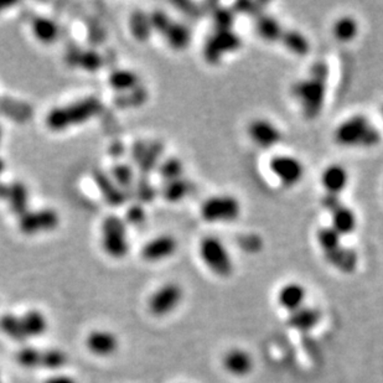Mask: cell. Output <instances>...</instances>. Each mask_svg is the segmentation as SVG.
Here are the masks:
<instances>
[{
  "instance_id": "obj_37",
  "label": "cell",
  "mask_w": 383,
  "mask_h": 383,
  "mask_svg": "<svg viewBox=\"0 0 383 383\" xmlns=\"http://www.w3.org/2000/svg\"><path fill=\"white\" fill-rule=\"evenodd\" d=\"M112 175L113 180L117 184V187H130L133 182V170L129 166L121 164V166H114Z\"/></svg>"
},
{
  "instance_id": "obj_11",
  "label": "cell",
  "mask_w": 383,
  "mask_h": 383,
  "mask_svg": "<svg viewBox=\"0 0 383 383\" xmlns=\"http://www.w3.org/2000/svg\"><path fill=\"white\" fill-rule=\"evenodd\" d=\"M177 250V241L170 234H160L153 240L147 242L142 248V258L149 263L166 261L175 255Z\"/></svg>"
},
{
  "instance_id": "obj_20",
  "label": "cell",
  "mask_w": 383,
  "mask_h": 383,
  "mask_svg": "<svg viewBox=\"0 0 383 383\" xmlns=\"http://www.w3.org/2000/svg\"><path fill=\"white\" fill-rule=\"evenodd\" d=\"M22 329L27 340L43 336L48 330V320L39 309H30L20 315Z\"/></svg>"
},
{
  "instance_id": "obj_14",
  "label": "cell",
  "mask_w": 383,
  "mask_h": 383,
  "mask_svg": "<svg viewBox=\"0 0 383 383\" xmlns=\"http://www.w3.org/2000/svg\"><path fill=\"white\" fill-rule=\"evenodd\" d=\"M222 366L229 375L236 377H245L253 371L255 361L250 352L234 347L224 354Z\"/></svg>"
},
{
  "instance_id": "obj_45",
  "label": "cell",
  "mask_w": 383,
  "mask_h": 383,
  "mask_svg": "<svg viewBox=\"0 0 383 383\" xmlns=\"http://www.w3.org/2000/svg\"><path fill=\"white\" fill-rule=\"evenodd\" d=\"M381 114H382V119H383V106H382V108H381Z\"/></svg>"
},
{
  "instance_id": "obj_2",
  "label": "cell",
  "mask_w": 383,
  "mask_h": 383,
  "mask_svg": "<svg viewBox=\"0 0 383 383\" xmlns=\"http://www.w3.org/2000/svg\"><path fill=\"white\" fill-rule=\"evenodd\" d=\"M326 81L313 75L299 80L292 86V95L302 108L304 117L315 119L319 117L325 105Z\"/></svg>"
},
{
  "instance_id": "obj_18",
  "label": "cell",
  "mask_w": 383,
  "mask_h": 383,
  "mask_svg": "<svg viewBox=\"0 0 383 383\" xmlns=\"http://www.w3.org/2000/svg\"><path fill=\"white\" fill-rule=\"evenodd\" d=\"M59 24L48 16H38L32 22V34L34 39L41 45L50 46L59 41Z\"/></svg>"
},
{
  "instance_id": "obj_26",
  "label": "cell",
  "mask_w": 383,
  "mask_h": 383,
  "mask_svg": "<svg viewBox=\"0 0 383 383\" xmlns=\"http://www.w3.org/2000/svg\"><path fill=\"white\" fill-rule=\"evenodd\" d=\"M129 29H130V32L135 40L142 41V43L148 41L153 34L149 14L144 13V11H135L133 15L130 16Z\"/></svg>"
},
{
  "instance_id": "obj_5",
  "label": "cell",
  "mask_w": 383,
  "mask_h": 383,
  "mask_svg": "<svg viewBox=\"0 0 383 383\" xmlns=\"http://www.w3.org/2000/svg\"><path fill=\"white\" fill-rule=\"evenodd\" d=\"M199 253L203 263L213 274L222 278L229 277L232 274L234 271L232 257L224 242L217 237L215 236L203 237L199 246Z\"/></svg>"
},
{
  "instance_id": "obj_38",
  "label": "cell",
  "mask_w": 383,
  "mask_h": 383,
  "mask_svg": "<svg viewBox=\"0 0 383 383\" xmlns=\"http://www.w3.org/2000/svg\"><path fill=\"white\" fill-rule=\"evenodd\" d=\"M145 220H147V213L144 211L143 208L140 206H133L128 210L124 221H126V224L139 226V224H144Z\"/></svg>"
},
{
  "instance_id": "obj_41",
  "label": "cell",
  "mask_w": 383,
  "mask_h": 383,
  "mask_svg": "<svg viewBox=\"0 0 383 383\" xmlns=\"http://www.w3.org/2000/svg\"><path fill=\"white\" fill-rule=\"evenodd\" d=\"M262 6L261 3H252V1H241V3H237L234 8L236 11H240V13H243V14H253V15H261L263 14L261 9H258V6Z\"/></svg>"
},
{
  "instance_id": "obj_4",
  "label": "cell",
  "mask_w": 383,
  "mask_h": 383,
  "mask_svg": "<svg viewBox=\"0 0 383 383\" xmlns=\"http://www.w3.org/2000/svg\"><path fill=\"white\" fill-rule=\"evenodd\" d=\"M102 250L113 260H122L130 250L127 224L118 216H108L102 224Z\"/></svg>"
},
{
  "instance_id": "obj_21",
  "label": "cell",
  "mask_w": 383,
  "mask_h": 383,
  "mask_svg": "<svg viewBox=\"0 0 383 383\" xmlns=\"http://www.w3.org/2000/svg\"><path fill=\"white\" fill-rule=\"evenodd\" d=\"M108 83L117 92H132L140 88V77L129 69H116L109 74Z\"/></svg>"
},
{
  "instance_id": "obj_1",
  "label": "cell",
  "mask_w": 383,
  "mask_h": 383,
  "mask_svg": "<svg viewBox=\"0 0 383 383\" xmlns=\"http://www.w3.org/2000/svg\"><path fill=\"white\" fill-rule=\"evenodd\" d=\"M334 139L345 148H373L381 143L382 137L366 116L356 114L336 127Z\"/></svg>"
},
{
  "instance_id": "obj_35",
  "label": "cell",
  "mask_w": 383,
  "mask_h": 383,
  "mask_svg": "<svg viewBox=\"0 0 383 383\" xmlns=\"http://www.w3.org/2000/svg\"><path fill=\"white\" fill-rule=\"evenodd\" d=\"M149 18L153 32H158L161 36L164 35V32L168 30V27H170V24L173 22L170 16L163 11H155L150 13Z\"/></svg>"
},
{
  "instance_id": "obj_28",
  "label": "cell",
  "mask_w": 383,
  "mask_h": 383,
  "mask_svg": "<svg viewBox=\"0 0 383 383\" xmlns=\"http://www.w3.org/2000/svg\"><path fill=\"white\" fill-rule=\"evenodd\" d=\"M69 356L61 349L39 350V368L58 371L67 365Z\"/></svg>"
},
{
  "instance_id": "obj_9",
  "label": "cell",
  "mask_w": 383,
  "mask_h": 383,
  "mask_svg": "<svg viewBox=\"0 0 383 383\" xmlns=\"http://www.w3.org/2000/svg\"><path fill=\"white\" fill-rule=\"evenodd\" d=\"M241 46V39L232 30H216L203 46V58L210 64L217 65L224 53L236 51Z\"/></svg>"
},
{
  "instance_id": "obj_25",
  "label": "cell",
  "mask_w": 383,
  "mask_h": 383,
  "mask_svg": "<svg viewBox=\"0 0 383 383\" xmlns=\"http://www.w3.org/2000/svg\"><path fill=\"white\" fill-rule=\"evenodd\" d=\"M358 22L355 18L345 15L339 18L332 25V35L340 43H350L358 35Z\"/></svg>"
},
{
  "instance_id": "obj_29",
  "label": "cell",
  "mask_w": 383,
  "mask_h": 383,
  "mask_svg": "<svg viewBox=\"0 0 383 383\" xmlns=\"http://www.w3.org/2000/svg\"><path fill=\"white\" fill-rule=\"evenodd\" d=\"M192 192V185L190 181L180 177L176 180L168 181L161 190L163 196L169 203H179L181 200L187 199L189 194Z\"/></svg>"
},
{
  "instance_id": "obj_7",
  "label": "cell",
  "mask_w": 383,
  "mask_h": 383,
  "mask_svg": "<svg viewBox=\"0 0 383 383\" xmlns=\"http://www.w3.org/2000/svg\"><path fill=\"white\" fill-rule=\"evenodd\" d=\"M182 299H184V290L180 284L175 282L166 283L150 295L148 300L150 314L154 315L156 318L170 315L179 308Z\"/></svg>"
},
{
  "instance_id": "obj_32",
  "label": "cell",
  "mask_w": 383,
  "mask_h": 383,
  "mask_svg": "<svg viewBox=\"0 0 383 383\" xmlns=\"http://www.w3.org/2000/svg\"><path fill=\"white\" fill-rule=\"evenodd\" d=\"M341 236L339 232H336L335 229H332L331 226L328 227H321V229L316 232V240L319 243L321 250L326 253V252H330V250H335L337 247H340Z\"/></svg>"
},
{
  "instance_id": "obj_42",
  "label": "cell",
  "mask_w": 383,
  "mask_h": 383,
  "mask_svg": "<svg viewBox=\"0 0 383 383\" xmlns=\"http://www.w3.org/2000/svg\"><path fill=\"white\" fill-rule=\"evenodd\" d=\"M43 383H79L77 379L72 377V376H69V375H62V373H59V375H53L51 377L46 378L45 382Z\"/></svg>"
},
{
  "instance_id": "obj_12",
  "label": "cell",
  "mask_w": 383,
  "mask_h": 383,
  "mask_svg": "<svg viewBox=\"0 0 383 383\" xmlns=\"http://www.w3.org/2000/svg\"><path fill=\"white\" fill-rule=\"evenodd\" d=\"M119 337L107 329L92 330L86 337V347L95 356H113L119 350Z\"/></svg>"
},
{
  "instance_id": "obj_3",
  "label": "cell",
  "mask_w": 383,
  "mask_h": 383,
  "mask_svg": "<svg viewBox=\"0 0 383 383\" xmlns=\"http://www.w3.org/2000/svg\"><path fill=\"white\" fill-rule=\"evenodd\" d=\"M100 111V102L95 98H88L69 107L53 108L46 117V124L50 130L62 132L75 124L90 121Z\"/></svg>"
},
{
  "instance_id": "obj_43",
  "label": "cell",
  "mask_w": 383,
  "mask_h": 383,
  "mask_svg": "<svg viewBox=\"0 0 383 383\" xmlns=\"http://www.w3.org/2000/svg\"><path fill=\"white\" fill-rule=\"evenodd\" d=\"M6 161L1 155H0V177L3 176V174L6 173Z\"/></svg>"
},
{
  "instance_id": "obj_34",
  "label": "cell",
  "mask_w": 383,
  "mask_h": 383,
  "mask_svg": "<svg viewBox=\"0 0 383 383\" xmlns=\"http://www.w3.org/2000/svg\"><path fill=\"white\" fill-rule=\"evenodd\" d=\"M16 361L24 368H39L38 349L22 347L16 354Z\"/></svg>"
},
{
  "instance_id": "obj_23",
  "label": "cell",
  "mask_w": 383,
  "mask_h": 383,
  "mask_svg": "<svg viewBox=\"0 0 383 383\" xmlns=\"http://www.w3.org/2000/svg\"><path fill=\"white\" fill-rule=\"evenodd\" d=\"M163 36L166 39V43L175 51H184L192 43L190 29L185 24L174 20Z\"/></svg>"
},
{
  "instance_id": "obj_19",
  "label": "cell",
  "mask_w": 383,
  "mask_h": 383,
  "mask_svg": "<svg viewBox=\"0 0 383 383\" xmlns=\"http://www.w3.org/2000/svg\"><path fill=\"white\" fill-rule=\"evenodd\" d=\"M321 313L318 308L304 305L288 316L287 324L294 330L309 331L319 324Z\"/></svg>"
},
{
  "instance_id": "obj_22",
  "label": "cell",
  "mask_w": 383,
  "mask_h": 383,
  "mask_svg": "<svg viewBox=\"0 0 383 383\" xmlns=\"http://www.w3.org/2000/svg\"><path fill=\"white\" fill-rule=\"evenodd\" d=\"M255 30L258 32V35L268 43L281 41L283 34L285 32V29L282 27V24L278 22L276 18L267 15V14H261V15L257 16Z\"/></svg>"
},
{
  "instance_id": "obj_13",
  "label": "cell",
  "mask_w": 383,
  "mask_h": 383,
  "mask_svg": "<svg viewBox=\"0 0 383 383\" xmlns=\"http://www.w3.org/2000/svg\"><path fill=\"white\" fill-rule=\"evenodd\" d=\"M58 222L59 216L53 210H43L39 213L27 211L20 216L19 227L25 234H35L55 229Z\"/></svg>"
},
{
  "instance_id": "obj_44",
  "label": "cell",
  "mask_w": 383,
  "mask_h": 383,
  "mask_svg": "<svg viewBox=\"0 0 383 383\" xmlns=\"http://www.w3.org/2000/svg\"><path fill=\"white\" fill-rule=\"evenodd\" d=\"M4 135H6V133H4V127H3V124L0 123V145L4 142Z\"/></svg>"
},
{
  "instance_id": "obj_8",
  "label": "cell",
  "mask_w": 383,
  "mask_h": 383,
  "mask_svg": "<svg viewBox=\"0 0 383 383\" xmlns=\"http://www.w3.org/2000/svg\"><path fill=\"white\" fill-rule=\"evenodd\" d=\"M269 169L285 187H297L305 174L303 163L298 158L287 154L274 155L269 161Z\"/></svg>"
},
{
  "instance_id": "obj_39",
  "label": "cell",
  "mask_w": 383,
  "mask_h": 383,
  "mask_svg": "<svg viewBox=\"0 0 383 383\" xmlns=\"http://www.w3.org/2000/svg\"><path fill=\"white\" fill-rule=\"evenodd\" d=\"M101 64L102 60L100 55L92 53V51H87L85 56L81 58V65L83 69H86V71H98Z\"/></svg>"
},
{
  "instance_id": "obj_6",
  "label": "cell",
  "mask_w": 383,
  "mask_h": 383,
  "mask_svg": "<svg viewBox=\"0 0 383 383\" xmlns=\"http://www.w3.org/2000/svg\"><path fill=\"white\" fill-rule=\"evenodd\" d=\"M200 215L210 224L232 222L240 217L241 203L237 197L231 195L208 197L200 208Z\"/></svg>"
},
{
  "instance_id": "obj_36",
  "label": "cell",
  "mask_w": 383,
  "mask_h": 383,
  "mask_svg": "<svg viewBox=\"0 0 383 383\" xmlns=\"http://www.w3.org/2000/svg\"><path fill=\"white\" fill-rule=\"evenodd\" d=\"M213 19L216 30H232L234 22V11L229 9H216L213 11Z\"/></svg>"
},
{
  "instance_id": "obj_30",
  "label": "cell",
  "mask_w": 383,
  "mask_h": 383,
  "mask_svg": "<svg viewBox=\"0 0 383 383\" xmlns=\"http://www.w3.org/2000/svg\"><path fill=\"white\" fill-rule=\"evenodd\" d=\"M281 43L287 48L288 51L298 56H305L310 51L308 39L297 30H285L281 39Z\"/></svg>"
},
{
  "instance_id": "obj_16",
  "label": "cell",
  "mask_w": 383,
  "mask_h": 383,
  "mask_svg": "<svg viewBox=\"0 0 383 383\" xmlns=\"http://www.w3.org/2000/svg\"><path fill=\"white\" fill-rule=\"evenodd\" d=\"M349 180H350L349 171L340 164H330L326 166L320 176L321 185L326 194L335 195H340L341 192L345 190Z\"/></svg>"
},
{
  "instance_id": "obj_17",
  "label": "cell",
  "mask_w": 383,
  "mask_h": 383,
  "mask_svg": "<svg viewBox=\"0 0 383 383\" xmlns=\"http://www.w3.org/2000/svg\"><path fill=\"white\" fill-rule=\"evenodd\" d=\"M307 289L298 282L287 283L278 292V304L288 313H293L305 305Z\"/></svg>"
},
{
  "instance_id": "obj_10",
  "label": "cell",
  "mask_w": 383,
  "mask_h": 383,
  "mask_svg": "<svg viewBox=\"0 0 383 383\" xmlns=\"http://www.w3.org/2000/svg\"><path fill=\"white\" fill-rule=\"evenodd\" d=\"M248 135L250 140L262 149H271L282 142V132L274 123L257 118L248 126Z\"/></svg>"
},
{
  "instance_id": "obj_46",
  "label": "cell",
  "mask_w": 383,
  "mask_h": 383,
  "mask_svg": "<svg viewBox=\"0 0 383 383\" xmlns=\"http://www.w3.org/2000/svg\"><path fill=\"white\" fill-rule=\"evenodd\" d=\"M0 383H1V378H0Z\"/></svg>"
},
{
  "instance_id": "obj_31",
  "label": "cell",
  "mask_w": 383,
  "mask_h": 383,
  "mask_svg": "<svg viewBox=\"0 0 383 383\" xmlns=\"http://www.w3.org/2000/svg\"><path fill=\"white\" fill-rule=\"evenodd\" d=\"M158 173L166 182L180 179L184 174V163L179 158L171 156L158 166Z\"/></svg>"
},
{
  "instance_id": "obj_27",
  "label": "cell",
  "mask_w": 383,
  "mask_h": 383,
  "mask_svg": "<svg viewBox=\"0 0 383 383\" xmlns=\"http://www.w3.org/2000/svg\"><path fill=\"white\" fill-rule=\"evenodd\" d=\"M0 331L16 342H24L27 340L24 329H22L20 315L13 314V313L1 315L0 316Z\"/></svg>"
},
{
  "instance_id": "obj_33",
  "label": "cell",
  "mask_w": 383,
  "mask_h": 383,
  "mask_svg": "<svg viewBox=\"0 0 383 383\" xmlns=\"http://www.w3.org/2000/svg\"><path fill=\"white\" fill-rule=\"evenodd\" d=\"M6 192L11 194V199L8 200L11 203V210L15 211L19 216L27 213V200H29L27 189L22 187V184H15L13 187H8Z\"/></svg>"
},
{
  "instance_id": "obj_15",
  "label": "cell",
  "mask_w": 383,
  "mask_h": 383,
  "mask_svg": "<svg viewBox=\"0 0 383 383\" xmlns=\"http://www.w3.org/2000/svg\"><path fill=\"white\" fill-rule=\"evenodd\" d=\"M324 258L331 267L345 274L354 273L358 264V255L356 250L342 245L335 250L324 253Z\"/></svg>"
},
{
  "instance_id": "obj_24",
  "label": "cell",
  "mask_w": 383,
  "mask_h": 383,
  "mask_svg": "<svg viewBox=\"0 0 383 383\" xmlns=\"http://www.w3.org/2000/svg\"><path fill=\"white\" fill-rule=\"evenodd\" d=\"M331 215V227L339 232L341 236L350 234L356 229V215L351 208L346 205H341L334 210Z\"/></svg>"
},
{
  "instance_id": "obj_40",
  "label": "cell",
  "mask_w": 383,
  "mask_h": 383,
  "mask_svg": "<svg viewBox=\"0 0 383 383\" xmlns=\"http://www.w3.org/2000/svg\"><path fill=\"white\" fill-rule=\"evenodd\" d=\"M321 205H323V208H324L328 213H331L334 210H336V208L342 205V201H341L340 195H335V194H325L323 199H321Z\"/></svg>"
}]
</instances>
